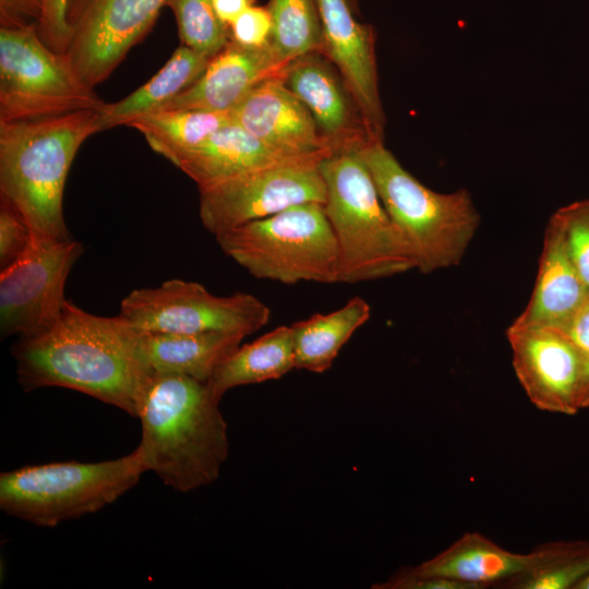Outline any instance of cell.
Masks as SVG:
<instances>
[{
	"label": "cell",
	"instance_id": "1",
	"mask_svg": "<svg viewBox=\"0 0 589 589\" xmlns=\"http://www.w3.org/2000/svg\"><path fill=\"white\" fill-rule=\"evenodd\" d=\"M11 352L25 392L69 388L137 418L151 372L141 332L121 316L95 315L67 300L50 328L20 338Z\"/></svg>",
	"mask_w": 589,
	"mask_h": 589
},
{
	"label": "cell",
	"instance_id": "2",
	"mask_svg": "<svg viewBox=\"0 0 589 589\" xmlns=\"http://www.w3.org/2000/svg\"><path fill=\"white\" fill-rule=\"evenodd\" d=\"M219 401L207 383L152 373L137 413L146 471L180 493L216 481L229 450Z\"/></svg>",
	"mask_w": 589,
	"mask_h": 589
},
{
	"label": "cell",
	"instance_id": "3",
	"mask_svg": "<svg viewBox=\"0 0 589 589\" xmlns=\"http://www.w3.org/2000/svg\"><path fill=\"white\" fill-rule=\"evenodd\" d=\"M99 131V110L0 121V195L32 230L71 239L63 216L67 177L81 145Z\"/></svg>",
	"mask_w": 589,
	"mask_h": 589
},
{
	"label": "cell",
	"instance_id": "4",
	"mask_svg": "<svg viewBox=\"0 0 589 589\" xmlns=\"http://www.w3.org/2000/svg\"><path fill=\"white\" fill-rule=\"evenodd\" d=\"M357 151L413 256L416 269L430 274L458 265L480 226L470 193L466 189L438 193L426 188L383 141H368Z\"/></svg>",
	"mask_w": 589,
	"mask_h": 589
},
{
	"label": "cell",
	"instance_id": "5",
	"mask_svg": "<svg viewBox=\"0 0 589 589\" xmlns=\"http://www.w3.org/2000/svg\"><path fill=\"white\" fill-rule=\"evenodd\" d=\"M318 168L326 189L324 208L339 251L337 283L356 284L416 269L357 148L332 152Z\"/></svg>",
	"mask_w": 589,
	"mask_h": 589
},
{
	"label": "cell",
	"instance_id": "6",
	"mask_svg": "<svg viewBox=\"0 0 589 589\" xmlns=\"http://www.w3.org/2000/svg\"><path fill=\"white\" fill-rule=\"evenodd\" d=\"M147 472L136 447L116 459L29 465L0 474V509L39 527L94 514L115 503Z\"/></svg>",
	"mask_w": 589,
	"mask_h": 589
},
{
	"label": "cell",
	"instance_id": "7",
	"mask_svg": "<svg viewBox=\"0 0 589 589\" xmlns=\"http://www.w3.org/2000/svg\"><path fill=\"white\" fill-rule=\"evenodd\" d=\"M221 251L259 279L335 284L337 241L321 203L291 206L216 237Z\"/></svg>",
	"mask_w": 589,
	"mask_h": 589
},
{
	"label": "cell",
	"instance_id": "8",
	"mask_svg": "<svg viewBox=\"0 0 589 589\" xmlns=\"http://www.w3.org/2000/svg\"><path fill=\"white\" fill-rule=\"evenodd\" d=\"M105 105L67 53L48 48L36 23L0 28V121L99 110Z\"/></svg>",
	"mask_w": 589,
	"mask_h": 589
},
{
	"label": "cell",
	"instance_id": "9",
	"mask_svg": "<svg viewBox=\"0 0 589 589\" xmlns=\"http://www.w3.org/2000/svg\"><path fill=\"white\" fill-rule=\"evenodd\" d=\"M145 333H238L249 336L271 318L267 304L253 294L236 292L221 297L203 285L169 279L158 287L132 290L118 314Z\"/></svg>",
	"mask_w": 589,
	"mask_h": 589
},
{
	"label": "cell",
	"instance_id": "10",
	"mask_svg": "<svg viewBox=\"0 0 589 589\" xmlns=\"http://www.w3.org/2000/svg\"><path fill=\"white\" fill-rule=\"evenodd\" d=\"M83 252L80 241L32 230L24 252L0 273L2 338L35 336L58 321L69 273Z\"/></svg>",
	"mask_w": 589,
	"mask_h": 589
},
{
	"label": "cell",
	"instance_id": "11",
	"mask_svg": "<svg viewBox=\"0 0 589 589\" xmlns=\"http://www.w3.org/2000/svg\"><path fill=\"white\" fill-rule=\"evenodd\" d=\"M322 159L255 170L199 191L204 228L216 238L294 205H324L326 189L318 168Z\"/></svg>",
	"mask_w": 589,
	"mask_h": 589
},
{
	"label": "cell",
	"instance_id": "12",
	"mask_svg": "<svg viewBox=\"0 0 589 589\" xmlns=\"http://www.w3.org/2000/svg\"><path fill=\"white\" fill-rule=\"evenodd\" d=\"M166 0H70L67 55L92 87L104 82L154 26Z\"/></svg>",
	"mask_w": 589,
	"mask_h": 589
},
{
	"label": "cell",
	"instance_id": "13",
	"mask_svg": "<svg viewBox=\"0 0 589 589\" xmlns=\"http://www.w3.org/2000/svg\"><path fill=\"white\" fill-rule=\"evenodd\" d=\"M506 337L516 377L531 404L539 410L566 416L581 410V363L565 330L513 322Z\"/></svg>",
	"mask_w": 589,
	"mask_h": 589
},
{
	"label": "cell",
	"instance_id": "14",
	"mask_svg": "<svg viewBox=\"0 0 589 589\" xmlns=\"http://www.w3.org/2000/svg\"><path fill=\"white\" fill-rule=\"evenodd\" d=\"M323 34L322 53L342 77L368 134L383 141L385 118L381 104L375 59V34L360 23L349 0H316Z\"/></svg>",
	"mask_w": 589,
	"mask_h": 589
},
{
	"label": "cell",
	"instance_id": "15",
	"mask_svg": "<svg viewBox=\"0 0 589 589\" xmlns=\"http://www.w3.org/2000/svg\"><path fill=\"white\" fill-rule=\"evenodd\" d=\"M321 52L292 60L283 81L311 112L332 152L358 148L370 139L359 109L339 72Z\"/></svg>",
	"mask_w": 589,
	"mask_h": 589
},
{
	"label": "cell",
	"instance_id": "16",
	"mask_svg": "<svg viewBox=\"0 0 589 589\" xmlns=\"http://www.w3.org/2000/svg\"><path fill=\"white\" fill-rule=\"evenodd\" d=\"M273 77L254 87L231 110L232 121L265 144L283 153L323 158L332 153L304 106L285 85Z\"/></svg>",
	"mask_w": 589,
	"mask_h": 589
},
{
	"label": "cell",
	"instance_id": "17",
	"mask_svg": "<svg viewBox=\"0 0 589 589\" xmlns=\"http://www.w3.org/2000/svg\"><path fill=\"white\" fill-rule=\"evenodd\" d=\"M288 64L269 44L248 47L230 39L204 73L160 109L229 111L259 84L284 76Z\"/></svg>",
	"mask_w": 589,
	"mask_h": 589
},
{
	"label": "cell",
	"instance_id": "18",
	"mask_svg": "<svg viewBox=\"0 0 589 589\" xmlns=\"http://www.w3.org/2000/svg\"><path fill=\"white\" fill-rule=\"evenodd\" d=\"M309 159L322 158L283 153L231 121L184 154L175 166L202 191L255 170Z\"/></svg>",
	"mask_w": 589,
	"mask_h": 589
},
{
	"label": "cell",
	"instance_id": "19",
	"mask_svg": "<svg viewBox=\"0 0 589 589\" xmlns=\"http://www.w3.org/2000/svg\"><path fill=\"white\" fill-rule=\"evenodd\" d=\"M588 297L589 289L567 252L562 230L550 217L533 291L526 308L513 322L564 329Z\"/></svg>",
	"mask_w": 589,
	"mask_h": 589
},
{
	"label": "cell",
	"instance_id": "20",
	"mask_svg": "<svg viewBox=\"0 0 589 589\" xmlns=\"http://www.w3.org/2000/svg\"><path fill=\"white\" fill-rule=\"evenodd\" d=\"M530 553L510 552L479 532H466L432 558L412 567L416 572L454 579L473 589L496 587L525 570Z\"/></svg>",
	"mask_w": 589,
	"mask_h": 589
},
{
	"label": "cell",
	"instance_id": "21",
	"mask_svg": "<svg viewBox=\"0 0 589 589\" xmlns=\"http://www.w3.org/2000/svg\"><path fill=\"white\" fill-rule=\"evenodd\" d=\"M244 337L226 332H141V352L151 374H178L207 383L216 368L241 345Z\"/></svg>",
	"mask_w": 589,
	"mask_h": 589
},
{
	"label": "cell",
	"instance_id": "22",
	"mask_svg": "<svg viewBox=\"0 0 589 589\" xmlns=\"http://www.w3.org/2000/svg\"><path fill=\"white\" fill-rule=\"evenodd\" d=\"M212 58L180 45L163 68L127 97L105 103L99 109L100 128L125 125L134 118L163 108L192 85Z\"/></svg>",
	"mask_w": 589,
	"mask_h": 589
},
{
	"label": "cell",
	"instance_id": "23",
	"mask_svg": "<svg viewBox=\"0 0 589 589\" xmlns=\"http://www.w3.org/2000/svg\"><path fill=\"white\" fill-rule=\"evenodd\" d=\"M370 316V304L353 297L333 312L292 323L296 369L314 373L328 370L342 346Z\"/></svg>",
	"mask_w": 589,
	"mask_h": 589
},
{
	"label": "cell",
	"instance_id": "24",
	"mask_svg": "<svg viewBox=\"0 0 589 589\" xmlns=\"http://www.w3.org/2000/svg\"><path fill=\"white\" fill-rule=\"evenodd\" d=\"M292 369H296L292 330L283 325L240 345L216 368L207 385L221 399L231 388L277 380Z\"/></svg>",
	"mask_w": 589,
	"mask_h": 589
},
{
	"label": "cell",
	"instance_id": "25",
	"mask_svg": "<svg viewBox=\"0 0 589 589\" xmlns=\"http://www.w3.org/2000/svg\"><path fill=\"white\" fill-rule=\"evenodd\" d=\"M231 121L230 110L159 109L125 125L140 131L152 149L176 165L184 154Z\"/></svg>",
	"mask_w": 589,
	"mask_h": 589
},
{
	"label": "cell",
	"instance_id": "26",
	"mask_svg": "<svg viewBox=\"0 0 589 589\" xmlns=\"http://www.w3.org/2000/svg\"><path fill=\"white\" fill-rule=\"evenodd\" d=\"M528 567L501 582L504 589H574L589 574V542L553 541L532 551Z\"/></svg>",
	"mask_w": 589,
	"mask_h": 589
},
{
	"label": "cell",
	"instance_id": "27",
	"mask_svg": "<svg viewBox=\"0 0 589 589\" xmlns=\"http://www.w3.org/2000/svg\"><path fill=\"white\" fill-rule=\"evenodd\" d=\"M269 45L284 62L323 47L322 24L316 0H269Z\"/></svg>",
	"mask_w": 589,
	"mask_h": 589
},
{
	"label": "cell",
	"instance_id": "28",
	"mask_svg": "<svg viewBox=\"0 0 589 589\" xmlns=\"http://www.w3.org/2000/svg\"><path fill=\"white\" fill-rule=\"evenodd\" d=\"M176 19L182 46L215 57L230 40V28L218 17L212 0H166Z\"/></svg>",
	"mask_w": 589,
	"mask_h": 589
},
{
	"label": "cell",
	"instance_id": "29",
	"mask_svg": "<svg viewBox=\"0 0 589 589\" xmlns=\"http://www.w3.org/2000/svg\"><path fill=\"white\" fill-rule=\"evenodd\" d=\"M551 217L561 228L567 252L589 289V200L563 206Z\"/></svg>",
	"mask_w": 589,
	"mask_h": 589
},
{
	"label": "cell",
	"instance_id": "30",
	"mask_svg": "<svg viewBox=\"0 0 589 589\" xmlns=\"http://www.w3.org/2000/svg\"><path fill=\"white\" fill-rule=\"evenodd\" d=\"M31 227L7 197L0 200V268L13 263L26 249L31 239Z\"/></svg>",
	"mask_w": 589,
	"mask_h": 589
},
{
	"label": "cell",
	"instance_id": "31",
	"mask_svg": "<svg viewBox=\"0 0 589 589\" xmlns=\"http://www.w3.org/2000/svg\"><path fill=\"white\" fill-rule=\"evenodd\" d=\"M70 0H39L37 32L44 44L59 53H67L71 33L67 21Z\"/></svg>",
	"mask_w": 589,
	"mask_h": 589
},
{
	"label": "cell",
	"instance_id": "32",
	"mask_svg": "<svg viewBox=\"0 0 589 589\" xmlns=\"http://www.w3.org/2000/svg\"><path fill=\"white\" fill-rule=\"evenodd\" d=\"M230 39L248 47L269 44L272 16L267 5H252L242 12L229 26Z\"/></svg>",
	"mask_w": 589,
	"mask_h": 589
},
{
	"label": "cell",
	"instance_id": "33",
	"mask_svg": "<svg viewBox=\"0 0 589 589\" xmlns=\"http://www.w3.org/2000/svg\"><path fill=\"white\" fill-rule=\"evenodd\" d=\"M577 349L581 363L580 409L589 407V297L563 329Z\"/></svg>",
	"mask_w": 589,
	"mask_h": 589
},
{
	"label": "cell",
	"instance_id": "34",
	"mask_svg": "<svg viewBox=\"0 0 589 589\" xmlns=\"http://www.w3.org/2000/svg\"><path fill=\"white\" fill-rule=\"evenodd\" d=\"M378 589H473L472 586L454 579L425 575L412 567H404L382 584Z\"/></svg>",
	"mask_w": 589,
	"mask_h": 589
},
{
	"label": "cell",
	"instance_id": "35",
	"mask_svg": "<svg viewBox=\"0 0 589 589\" xmlns=\"http://www.w3.org/2000/svg\"><path fill=\"white\" fill-rule=\"evenodd\" d=\"M39 0H0L1 26L15 27L36 23Z\"/></svg>",
	"mask_w": 589,
	"mask_h": 589
},
{
	"label": "cell",
	"instance_id": "36",
	"mask_svg": "<svg viewBox=\"0 0 589 589\" xmlns=\"http://www.w3.org/2000/svg\"><path fill=\"white\" fill-rule=\"evenodd\" d=\"M220 21L230 26L247 9L254 5L256 0H212Z\"/></svg>",
	"mask_w": 589,
	"mask_h": 589
},
{
	"label": "cell",
	"instance_id": "37",
	"mask_svg": "<svg viewBox=\"0 0 589 589\" xmlns=\"http://www.w3.org/2000/svg\"><path fill=\"white\" fill-rule=\"evenodd\" d=\"M574 589H589V574L582 578Z\"/></svg>",
	"mask_w": 589,
	"mask_h": 589
},
{
	"label": "cell",
	"instance_id": "38",
	"mask_svg": "<svg viewBox=\"0 0 589 589\" xmlns=\"http://www.w3.org/2000/svg\"><path fill=\"white\" fill-rule=\"evenodd\" d=\"M349 1L352 4V7L354 8V10L358 11V2H357V0H349Z\"/></svg>",
	"mask_w": 589,
	"mask_h": 589
}]
</instances>
